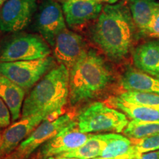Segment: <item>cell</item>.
I'll return each instance as SVG.
<instances>
[{
  "label": "cell",
  "mask_w": 159,
  "mask_h": 159,
  "mask_svg": "<svg viewBox=\"0 0 159 159\" xmlns=\"http://www.w3.org/2000/svg\"><path fill=\"white\" fill-rule=\"evenodd\" d=\"M136 27L129 7L122 3L107 5L91 30V37L111 61L120 63L134 43Z\"/></svg>",
  "instance_id": "1"
},
{
  "label": "cell",
  "mask_w": 159,
  "mask_h": 159,
  "mask_svg": "<svg viewBox=\"0 0 159 159\" xmlns=\"http://www.w3.org/2000/svg\"><path fill=\"white\" fill-rule=\"evenodd\" d=\"M113 81L114 75L105 59L93 49L87 50L69 69V102L76 106L97 98Z\"/></svg>",
  "instance_id": "2"
},
{
  "label": "cell",
  "mask_w": 159,
  "mask_h": 159,
  "mask_svg": "<svg viewBox=\"0 0 159 159\" xmlns=\"http://www.w3.org/2000/svg\"><path fill=\"white\" fill-rule=\"evenodd\" d=\"M69 71L60 64L38 82L24 101L21 118L37 114H61L69 100Z\"/></svg>",
  "instance_id": "3"
},
{
  "label": "cell",
  "mask_w": 159,
  "mask_h": 159,
  "mask_svg": "<svg viewBox=\"0 0 159 159\" xmlns=\"http://www.w3.org/2000/svg\"><path fill=\"white\" fill-rule=\"evenodd\" d=\"M79 130L84 134L124 130L129 121L126 115L105 103L95 102L82 111L77 117Z\"/></svg>",
  "instance_id": "4"
},
{
  "label": "cell",
  "mask_w": 159,
  "mask_h": 159,
  "mask_svg": "<svg viewBox=\"0 0 159 159\" xmlns=\"http://www.w3.org/2000/svg\"><path fill=\"white\" fill-rule=\"evenodd\" d=\"M49 47L39 35L30 33L13 35L0 46V62L44 58L50 55Z\"/></svg>",
  "instance_id": "5"
},
{
  "label": "cell",
  "mask_w": 159,
  "mask_h": 159,
  "mask_svg": "<svg viewBox=\"0 0 159 159\" xmlns=\"http://www.w3.org/2000/svg\"><path fill=\"white\" fill-rule=\"evenodd\" d=\"M54 67L55 59L49 56L30 61L0 62V73L27 91Z\"/></svg>",
  "instance_id": "6"
},
{
  "label": "cell",
  "mask_w": 159,
  "mask_h": 159,
  "mask_svg": "<svg viewBox=\"0 0 159 159\" xmlns=\"http://www.w3.org/2000/svg\"><path fill=\"white\" fill-rule=\"evenodd\" d=\"M91 134L79 130L77 122L71 120L57 135L40 146L33 159H48L76 150L88 141Z\"/></svg>",
  "instance_id": "7"
},
{
  "label": "cell",
  "mask_w": 159,
  "mask_h": 159,
  "mask_svg": "<svg viewBox=\"0 0 159 159\" xmlns=\"http://www.w3.org/2000/svg\"><path fill=\"white\" fill-rule=\"evenodd\" d=\"M55 114L43 120L16 149L17 159H28L40 146L57 135L72 120L71 114Z\"/></svg>",
  "instance_id": "8"
},
{
  "label": "cell",
  "mask_w": 159,
  "mask_h": 159,
  "mask_svg": "<svg viewBox=\"0 0 159 159\" xmlns=\"http://www.w3.org/2000/svg\"><path fill=\"white\" fill-rule=\"evenodd\" d=\"M35 25L41 36L53 47L57 35L66 29L62 6L55 0H44L38 11Z\"/></svg>",
  "instance_id": "9"
},
{
  "label": "cell",
  "mask_w": 159,
  "mask_h": 159,
  "mask_svg": "<svg viewBox=\"0 0 159 159\" xmlns=\"http://www.w3.org/2000/svg\"><path fill=\"white\" fill-rule=\"evenodd\" d=\"M36 9V0H7L0 5V30H22L30 23Z\"/></svg>",
  "instance_id": "10"
},
{
  "label": "cell",
  "mask_w": 159,
  "mask_h": 159,
  "mask_svg": "<svg viewBox=\"0 0 159 159\" xmlns=\"http://www.w3.org/2000/svg\"><path fill=\"white\" fill-rule=\"evenodd\" d=\"M50 116L51 115L48 114H33L25 118H21L10 125L2 134L0 144V158L8 156L14 152L18 146L27 139L43 120Z\"/></svg>",
  "instance_id": "11"
},
{
  "label": "cell",
  "mask_w": 159,
  "mask_h": 159,
  "mask_svg": "<svg viewBox=\"0 0 159 159\" xmlns=\"http://www.w3.org/2000/svg\"><path fill=\"white\" fill-rule=\"evenodd\" d=\"M87 52L86 44L80 35L65 29L57 35L53 46L54 57L60 64L70 69Z\"/></svg>",
  "instance_id": "12"
},
{
  "label": "cell",
  "mask_w": 159,
  "mask_h": 159,
  "mask_svg": "<svg viewBox=\"0 0 159 159\" xmlns=\"http://www.w3.org/2000/svg\"><path fill=\"white\" fill-rule=\"evenodd\" d=\"M62 8L66 22L79 26L98 18L103 6L96 0H62Z\"/></svg>",
  "instance_id": "13"
},
{
  "label": "cell",
  "mask_w": 159,
  "mask_h": 159,
  "mask_svg": "<svg viewBox=\"0 0 159 159\" xmlns=\"http://www.w3.org/2000/svg\"><path fill=\"white\" fill-rule=\"evenodd\" d=\"M132 57L137 69L159 79V39L139 45L133 51Z\"/></svg>",
  "instance_id": "14"
},
{
  "label": "cell",
  "mask_w": 159,
  "mask_h": 159,
  "mask_svg": "<svg viewBox=\"0 0 159 159\" xmlns=\"http://www.w3.org/2000/svg\"><path fill=\"white\" fill-rule=\"evenodd\" d=\"M120 85L125 91H137L159 95V79L136 68L128 66L120 77Z\"/></svg>",
  "instance_id": "15"
},
{
  "label": "cell",
  "mask_w": 159,
  "mask_h": 159,
  "mask_svg": "<svg viewBox=\"0 0 159 159\" xmlns=\"http://www.w3.org/2000/svg\"><path fill=\"white\" fill-rule=\"evenodd\" d=\"M129 9L139 35L145 37L151 21L159 9L157 0H129Z\"/></svg>",
  "instance_id": "16"
},
{
  "label": "cell",
  "mask_w": 159,
  "mask_h": 159,
  "mask_svg": "<svg viewBox=\"0 0 159 159\" xmlns=\"http://www.w3.org/2000/svg\"><path fill=\"white\" fill-rule=\"evenodd\" d=\"M25 94L26 90L0 73V98L8 107L13 122L21 115Z\"/></svg>",
  "instance_id": "17"
},
{
  "label": "cell",
  "mask_w": 159,
  "mask_h": 159,
  "mask_svg": "<svg viewBox=\"0 0 159 159\" xmlns=\"http://www.w3.org/2000/svg\"><path fill=\"white\" fill-rule=\"evenodd\" d=\"M106 145L101 158L105 159H134L141 155L135 153L134 143L130 139L117 134H106Z\"/></svg>",
  "instance_id": "18"
},
{
  "label": "cell",
  "mask_w": 159,
  "mask_h": 159,
  "mask_svg": "<svg viewBox=\"0 0 159 159\" xmlns=\"http://www.w3.org/2000/svg\"><path fill=\"white\" fill-rule=\"evenodd\" d=\"M107 105L120 111L132 119L147 122L159 121V109L126 102L117 96L111 97Z\"/></svg>",
  "instance_id": "19"
},
{
  "label": "cell",
  "mask_w": 159,
  "mask_h": 159,
  "mask_svg": "<svg viewBox=\"0 0 159 159\" xmlns=\"http://www.w3.org/2000/svg\"><path fill=\"white\" fill-rule=\"evenodd\" d=\"M106 134H91L86 142L76 150L60 155V157H69L78 159H93L100 156L106 145Z\"/></svg>",
  "instance_id": "20"
},
{
  "label": "cell",
  "mask_w": 159,
  "mask_h": 159,
  "mask_svg": "<svg viewBox=\"0 0 159 159\" xmlns=\"http://www.w3.org/2000/svg\"><path fill=\"white\" fill-rule=\"evenodd\" d=\"M122 132L125 136L130 139H140L159 134V121L147 122L133 119L128 122Z\"/></svg>",
  "instance_id": "21"
},
{
  "label": "cell",
  "mask_w": 159,
  "mask_h": 159,
  "mask_svg": "<svg viewBox=\"0 0 159 159\" xmlns=\"http://www.w3.org/2000/svg\"><path fill=\"white\" fill-rule=\"evenodd\" d=\"M117 97L126 102L159 109V95L137 91H125Z\"/></svg>",
  "instance_id": "22"
},
{
  "label": "cell",
  "mask_w": 159,
  "mask_h": 159,
  "mask_svg": "<svg viewBox=\"0 0 159 159\" xmlns=\"http://www.w3.org/2000/svg\"><path fill=\"white\" fill-rule=\"evenodd\" d=\"M131 140L134 143L135 153L137 155L159 150V134Z\"/></svg>",
  "instance_id": "23"
},
{
  "label": "cell",
  "mask_w": 159,
  "mask_h": 159,
  "mask_svg": "<svg viewBox=\"0 0 159 159\" xmlns=\"http://www.w3.org/2000/svg\"><path fill=\"white\" fill-rule=\"evenodd\" d=\"M11 114L8 107L0 98V128H6L11 124Z\"/></svg>",
  "instance_id": "24"
},
{
  "label": "cell",
  "mask_w": 159,
  "mask_h": 159,
  "mask_svg": "<svg viewBox=\"0 0 159 159\" xmlns=\"http://www.w3.org/2000/svg\"><path fill=\"white\" fill-rule=\"evenodd\" d=\"M145 37L159 39V9L151 21Z\"/></svg>",
  "instance_id": "25"
},
{
  "label": "cell",
  "mask_w": 159,
  "mask_h": 159,
  "mask_svg": "<svg viewBox=\"0 0 159 159\" xmlns=\"http://www.w3.org/2000/svg\"><path fill=\"white\" fill-rule=\"evenodd\" d=\"M138 159H159V150L141 154Z\"/></svg>",
  "instance_id": "26"
},
{
  "label": "cell",
  "mask_w": 159,
  "mask_h": 159,
  "mask_svg": "<svg viewBox=\"0 0 159 159\" xmlns=\"http://www.w3.org/2000/svg\"><path fill=\"white\" fill-rule=\"evenodd\" d=\"M96 1L99 2L100 3H106L108 5H114V4H116L120 0H96Z\"/></svg>",
  "instance_id": "27"
},
{
  "label": "cell",
  "mask_w": 159,
  "mask_h": 159,
  "mask_svg": "<svg viewBox=\"0 0 159 159\" xmlns=\"http://www.w3.org/2000/svg\"><path fill=\"white\" fill-rule=\"evenodd\" d=\"M0 159H17L16 157L15 156L14 153H13V152L11 153L8 156H6L5 157H2V158H0Z\"/></svg>",
  "instance_id": "28"
},
{
  "label": "cell",
  "mask_w": 159,
  "mask_h": 159,
  "mask_svg": "<svg viewBox=\"0 0 159 159\" xmlns=\"http://www.w3.org/2000/svg\"><path fill=\"white\" fill-rule=\"evenodd\" d=\"M48 159H78V158H69V157L56 156V157H51V158H49Z\"/></svg>",
  "instance_id": "29"
},
{
  "label": "cell",
  "mask_w": 159,
  "mask_h": 159,
  "mask_svg": "<svg viewBox=\"0 0 159 159\" xmlns=\"http://www.w3.org/2000/svg\"><path fill=\"white\" fill-rule=\"evenodd\" d=\"M7 0H0V5H2V4H4L5 2H7Z\"/></svg>",
  "instance_id": "30"
},
{
  "label": "cell",
  "mask_w": 159,
  "mask_h": 159,
  "mask_svg": "<svg viewBox=\"0 0 159 159\" xmlns=\"http://www.w3.org/2000/svg\"><path fill=\"white\" fill-rule=\"evenodd\" d=\"M2 135L0 134V144H1V142H2Z\"/></svg>",
  "instance_id": "31"
},
{
  "label": "cell",
  "mask_w": 159,
  "mask_h": 159,
  "mask_svg": "<svg viewBox=\"0 0 159 159\" xmlns=\"http://www.w3.org/2000/svg\"><path fill=\"white\" fill-rule=\"evenodd\" d=\"M93 159H105V158H101V157H97V158H93Z\"/></svg>",
  "instance_id": "32"
},
{
  "label": "cell",
  "mask_w": 159,
  "mask_h": 159,
  "mask_svg": "<svg viewBox=\"0 0 159 159\" xmlns=\"http://www.w3.org/2000/svg\"><path fill=\"white\" fill-rule=\"evenodd\" d=\"M134 159H137V158H134Z\"/></svg>",
  "instance_id": "33"
}]
</instances>
